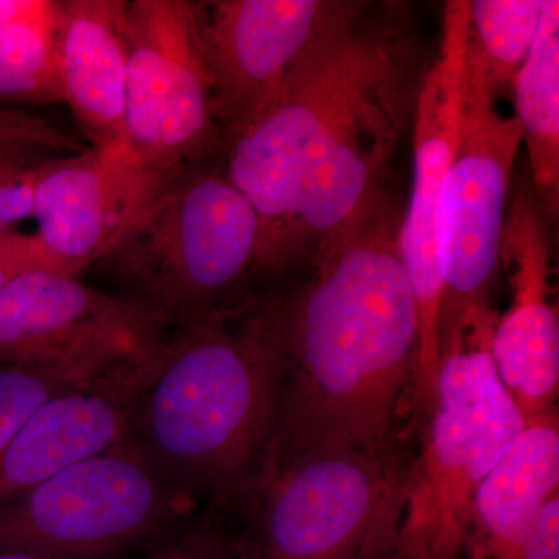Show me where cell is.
Returning <instances> with one entry per match:
<instances>
[{
	"label": "cell",
	"instance_id": "cell-1",
	"mask_svg": "<svg viewBox=\"0 0 559 559\" xmlns=\"http://www.w3.org/2000/svg\"><path fill=\"white\" fill-rule=\"evenodd\" d=\"M401 215L382 189L311 257L304 282L280 289L282 381L261 468L325 451H401L419 349Z\"/></svg>",
	"mask_w": 559,
	"mask_h": 559
},
{
	"label": "cell",
	"instance_id": "cell-2",
	"mask_svg": "<svg viewBox=\"0 0 559 559\" xmlns=\"http://www.w3.org/2000/svg\"><path fill=\"white\" fill-rule=\"evenodd\" d=\"M280 381L277 289L167 331L131 439L187 495L224 510L266 459Z\"/></svg>",
	"mask_w": 559,
	"mask_h": 559
},
{
	"label": "cell",
	"instance_id": "cell-3",
	"mask_svg": "<svg viewBox=\"0 0 559 559\" xmlns=\"http://www.w3.org/2000/svg\"><path fill=\"white\" fill-rule=\"evenodd\" d=\"M260 223L223 159L180 173L92 270L168 330L257 296Z\"/></svg>",
	"mask_w": 559,
	"mask_h": 559
},
{
	"label": "cell",
	"instance_id": "cell-4",
	"mask_svg": "<svg viewBox=\"0 0 559 559\" xmlns=\"http://www.w3.org/2000/svg\"><path fill=\"white\" fill-rule=\"evenodd\" d=\"M417 39L403 3L362 2L274 102L227 142L224 170L259 216V277L294 271V215L316 143L364 86Z\"/></svg>",
	"mask_w": 559,
	"mask_h": 559
},
{
	"label": "cell",
	"instance_id": "cell-5",
	"mask_svg": "<svg viewBox=\"0 0 559 559\" xmlns=\"http://www.w3.org/2000/svg\"><path fill=\"white\" fill-rule=\"evenodd\" d=\"M498 314L481 311L441 352L421 447L407 463L390 559H462L477 491L525 428L491 358Z\"/></svg>",
	"mask_w": 559,
	"mask_h": 559
},
{
	"label": "cell",
	"instance_id": "cell-6",
	"mask_svg": "<svg viewBox=\"0 0 559 559\" xmlns=\"http://www.w3.org/2000/svg\"><path fill=\"white\" fill-rule=\"evenodd\" d=\"M406 465L401 451L318 452L264 466L223 511L245 559H390Z\"/></svg>",
	"mask_w": 559,
	"mask_h": 559
},
{
	"label": "cell",
	"instance_id": "cell-7",
	"mask_svg": "<svg viewBox=\"0 0 559 559\" xmlns=\"http://www.w3.org/2000/svg\"><path fill=\"white\" fill-rule=\"evenodd\" d=\"M134 440L0 502V554L120 559L197 513Z\"/></svg>",
	"mask_w": 559,
	"mask_h": 559
},
{
	"label": "cell",
	"instance_id": "cell-8",
	"mask_svg": "<svg viewBox=\"0 0 559 559\" xmlns=\"http://www.w3.org/2000/svg\"><path fill=\"white\" fill-rule=\"evenodd\" d=\"M127 28L124 135L132 156L164 178L223 159L197 2L132 0Z\"/></svg>",
	"mask_w": 559,
	"mask_h": 559
},
{
	"label": "cell",
	"instance_id": "cell-9",
	"mask_svg": "<svg viewBox=\"0 0 559 559\" xmlns=\"http://www.w3.org/2000/svg\"><path fill=\"white\" fill-rule=\"evenodd\" d=\"M522 145L514 117L488 102L463 100L457 148L437 209V260L443 296L441 349L473 312L491 308L502 255L511 175Z\"/></svg>",
	"mask_w": 559,
	"mask_h": 559
},
{
	"label": "cell",
	"instance_id": "cell-10",
	"mask_svg": "<svg viewBox=\"0 0 559 559\" xmlns=\"http://www.w3.org/2000/svg\"><path fill=\"white\" fill-rule=\"evenodd\" d=\"M469 9L471 0L444 3L439 47L419 81L412 116L414 175L407 209L401 215L400 250L419 314L414 388L415 417L418 418L425 417L432 407L440 369L439 323L443 286L437 260V209L462 127L463 62Z\"/></svg>",
	"mask_w": 559,
	"mask_h": 559
},
{
	"label": "cell",
	"instance_id": "cell-11",
	"mask_svg": "<svg viewBox=\"0 0 559 559\" xmlns=\"http://www.w3.org/2000/svg\"><path fill=\"white\" fill-rule=\"evenodd\" d=\"M419 43L392 58L316 143L294 215V271L307 266L384 189L390 162L414 116Z\"/></svg>",
	"mask_w": 559,
	"mask_h": 559
},
{
	"label": "cell",
	"instance_id": "cell-12",
	"mask_svg": "<svg viewBox=\"0 0 559 559\" xmlns=\"http://www.w3.org/2000/svg\"><path fill=\"white\" fill-rule=\"evenodd\" d=\"M197 5L226 148L362 2L212 0Z\"/></svg>",
	"mask_w": 559,
	"mask_h": 559
},
{
	"label": "cell",
	"instance_id": "cell-13",
	"mask_svg": "<svg viewBox=\"0 0 559 559\" xmlns=\"http://www.w3.org/2000/svg\"><path fill=\"white\" fill-rule=\"evenodd\" d=\"M167 331L130 301L46 267L0 288V366L100 374L145 355Z\"/></svg>",
	"mask_w": 559,
	"mask_h": 559
},
{
	"label": "cell",
	"instance_id": "cell-14",
	"mask_svg": "<svg viewBox=\"0 0 559 559\" xmlns=\"http://www.w3.org/2000/svg\"><path fill=\"white\" fill-rule=\"evenodd\" d=\"M127 148L57 156L40 173L32 219L40 264L80 278L148 207L165 183Z\"/></svg>",
	"mask_w": 559,
	"mask_h": 559
},
{
	"label": "cell",
	"instance_id": "cell-15",
	"mask_svg": "<svg viewBox=\"0 0 559 559\" xmlns=\"http://www.w3.org/2000/svg\"><path fill=\"white\" fill-rule=\"evenodd\" d=\"M538 198L520 193L507 210L500 261L511 304L496 320L491 358L525 421L555 411L559 392V318L550 294L551 227Z\"/></svg>",
	"mask_w": 559,
	"mask_h": 559
},
{
	"label": "cell",
	"instance_id": "cell-16",
	"mask_svg": "<svg viewBox=\"0 0 559 559\" xmlns=\"http://www.w3.org/2000/svg\"><path fill=\"white\" fill-rule=\"evenodd\" d=\"M159 344L36 407L0 452V502L130 439Z\"/></svg>",
	"mask_w": 559,
	"mask_h": 559
},
{
	"label": "cell",
	"instance_id": "cell-17",
	"mask_svg": "<svg viewBox=\"0 0 559 559\" xmlns=\"http://www.w3.org/2000/svg\"><path fill=\"white\" fill-rule=\"evenodd\" d=\"M127 0H60L58 68L62 103L92 148H127Z\"/></svg>",
	"mask_w": 559,
	"mask_h": 559
},
{
	"label": "cell",
	"instance_id": "cell-18",
	"mask_svg": "<svg viewBox=\"0 0 559 559\" xmlns=\"http://www.w3.org/2000/svg\"><path fill=\"white\" fill-rule=\"evenodd\" d=\"M558 492L559 421L554 411L525 423L520 439L481 484L463 557L520 559L530 524Z\"/></svg>",
	"mask_w": 559,
	"mask_h": 559
},
{
	"label": "cell",
	"instance_id": "cell-19",
	"mask_svg": "<svg viewBox=\"0 0 559 559\" xmlns=\"http://www.w3.org/2000/svg\"><path fill=\"white\" fill-rule=\"evenodd\" d=\"M527 146L533 186L544 212L557 216L559 201V2L543 0L538 33L511 84Z\"/></svg>",
	"mask_w": 559,
	"mask_h": 559
},
{
	"label": "cell",
	"instance_id": "cell-20",
	"mask_svg": "<svg viewBox=\"0 0 559 559\" xmlns=\"http://www.w3.org/2000/svg\"><path fill=\"white\" fill-rule=\"evenodd\" d=\"M543 0H474L466 33L465 102H496L511 90L538 33Z\"/></svg>",
	"mask_w": 559,
	"mask_h": 559
},
{
	"label": "cell",
	"instance_id": "cell-21",
	"mask_svg": "<svg viewBox=\"0 0 559 559\" xmlns=\"http://www.w3.org/2000/svg\"><path fill=\"white\" fill-rule=\"evenodd\" d=\"M57 14L0 27V105L62 103Z\"/></svg>",
	"mask_w": 559,
	"mask_h": 559
},
{
	"label": "cell",
	"instance_id": "cell-22",
	"mask_svg": "<svg viewBox=\"0 0 559 559\" xmlns=\"http://www.w3.org/2000/svg\"><path fill=\"white\" fill-rule=\"evenodd\" d=\"M94 377L60 367L0 366V452L44 401Z\"/></svg>",
	"mask_w": 559,
	"mask_h": 559
},
{
	"label": "cell",
	"instance_id": "cell-23",
	"mask_svg": "<svg viewBox=\"0 0 559 559\" xmlns=\"http://www.w3.org/2000/svg\"><path fill=\"white\" fill-rule=\"evenodd\" d=\"M142 559H245L221 511L193 513L145 547Z\"/></svg>",
	"mask_w": 559,
	"mask_h": 559
},
{
	"label": "cell",
	"instance_id": "cell-24",
	"mask_svg": "<svg viewBox=\"0 0 559 559\" xmlns=\"http://www.w3.org/2000/svg\"><path fill=\"white\" fill-rule=\"evenodd\" d=\"M57 156L62 154L33 146L0 148V234L32 219L36 182Z\"/></svg>",
	"mask_w": 559,
	"mask_h": 559
},
{
	"label": "cell",
	"instance_id": "cell-25",
	"mask_svg": "<svg viewBox=\"0 0 559 559\" xmlns=\"http://www.w3.org/2000/svg\"><path fill=\"white\" fill-rule=\"evenodd\" d=\"M3 146H33L62 156L81 154L90 148L75 135L38 114L25 109L0 108V148Z\"/></svg>",
	"mask_w": 559,
	"mask_h": 559
},
{
	"label": "cell",
	"instance_id": "cell-26",
	"mask_svg": "<svg viewBox=\"0 0 559 559\" xmlns=\"http://www.w3.org/2000/svg\"><path fill=\"white\" fill-rule=\"evenodd\" d=\"M43 267L35 235L17 229L0 234V288L22 272Z\"/></svg>",
	"mask_w": 559,
	"mask_h": 559
},
{
	"label": "cell",
	"instance_id": "cell-27",
	"mask_svg": "<svg viewBox=\"0 0 559 559\" xmlns=\"http://www.w3.org/2000/svg\"><path fill=\"white\" fill-rule=\"evenodd\" d=\"M58 0H0V27L11 22L43 20L57 10Z\"/></svg>",
	"mask_w": 559,
	"mask_h": 559
},
{
	"label": "cell",
	"instance_id": "cell-28",
	"mask_svg": "<svg viewBox=\"0 0 559 559\" xmlns=\"http://www.w3.org/2000/svg\"><path fill=\"white\" fill-rule=\"evenodd\" d=\"M0 559H55L47 557H38V555L17 554V551H2Z\"/></svg>",
	"mask_w": 559,
	"mask_h": 559
}]
</instances>
